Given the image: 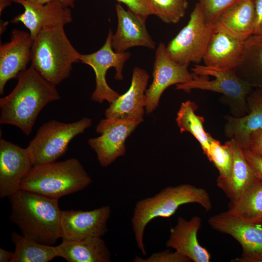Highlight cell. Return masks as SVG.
<instances>
[{
	"mask_svg": "<svg viewBox=\"0 0 262 262\" xmlns=\"http://www.w3.org/2000/svg\"><path fill=\"white\" fill-rule=\"evenodd\" d=\"M17 78L13 90L0 98V123L15 126L29 135L42 109L61 97L56 86L46 80L31 65Z\"/></svg>",
	"mask_w": 262,
	"mask_h": 262,
	"instance_id": "obj_1",
	"label": "cell"
},
{
	"mask_svg": "<svg viewBox=\"0 0 262 262\" xmlns=\"http://www.w3.org/2000/svg\"><path fill=\"white\" fill-rule=\"evenodd\" d=\"M8 198L11 209L9 219L25 238L50 246L61 238L58 199L22 189Z\"/></svg>",
	"mask_w": 262,
	"mask_h": 262,
	"instance_id": "obj_2",
	"label": "cell"
},
{
	"mask_svg": "<svg viewBox=\"0 0 262 262\" xmlns=\"http://www.w3.org/2000/svg\"><path fill=\"white\" fill-rule=\"evenodd\" d=\"M191 203L199 204L207 211L212 208L207 191L188 183L166 187L154 196L137 202L131 222L136 244L144 256L147 255V251L143 237L147 225L157 217H169L180 206Z\"/></svg>",
	"mask_w": 262,
	"mask_h": 262,
	"instance_id": "obj_3",
	"label": "cell"
},
{
	"mask_svg": "<svg viewBox=\"0 0 262 262\" xmlns=\"http://www.w3.org/2000/svg\"><path fill=\"white\" fill-rule=\"evenodd\" d=\"M68 38L63 26L43 29L33 39L31 65L48 82L57 85L68 78L82 56Z\"/></svg>",
	"mask_w": 262,
	"mask_h": 262,
	"instance_id": "obj_4",
	"label": "cell"
},
{
	"mask_svg": "<svg viewBox=\"0 0 262 262\" xmlns=\"http://www.w3.org/2000/svg\"><path fill=\"white\" fill-rule=\"evenodd\" d=\"M92 182L81 162L72 158L33 165L22 180L20 189L59 199L84 189Z\"/></svg>",
	"mask_w": 262,
	"mask_h": 262,
	"instance_id": "obj_5",
	"label": "cell"
},
{
	"mask_svg": "<svg viewBox=\"0 0 262 262\" xmlns=\"http://www.w3.org/2000/svg\"><path fill=\"white\" fill-rule=\"evenodd\" d=\"M193 78L190 81L176 85V89L190 93L200 89L218 93L227 99L235 117L248 112L247 97L253 87L241 79L234 70H224L194 64L191 69Z\"/></svg>",
	"mask_w": 262,
	"mask_h": 262,
	"instance_id": "obj_6",
	"label": "cell"
},
{
	"mask_svg": "<svg viewBox=\"0 0 262 262\" xmlns=\"http://www.w3.org/2000/svg\"><path fill=\"white\" fill-rule=\"evenodd\" d=\"M92 123L88 117L72 123L51 120L44 123L26 147L33 165L55 162L65 154L70 142Z\"/></svg>",
	"mask_w": 262,
	"mask_h": 262,
	"instance_id": "obj_7",
	"label": "cell"
},
{
	"mask_svg": "<svg viewBox=\"0 0 262 262\" xmlns=\"http://www.w3.org/2000/svg\"><path fill=\"white\" fill-rule=\"evenodd\" d=\"M214 30L213 23L208 22L197 2L187 24L166 46L167 53L179 64H199L203 61Z\"/></svg>",
	"mask_w": 262,
	"mask_h": 262,
	"instance_id": "obj_8",
	"label": "cell"
},
{
	"mask_svg": "<svg viewBox=\"0 0 262 262\" xmlns=\"http://www.w3.org/2000/svg\"><path fill=\"white\" fill-rule=\"evenodd\" d=\"M113 34L112 30L110 29L105 42L99 49L92 53L82 54L81 58L82 63L89 66L94 71L96 86L91 99L100 104L105 100L111 104L120 96L106 82L108 70L114 67L115 70V79L123 80L124 66L131 56L129 51L117 52L113 49L111 43Z\"/></svg>",
	"mask_w": 262,
	"mask_h": 262,
	"instance_id": "obj_9",
	"label": "cell"
},
{
	"mask_svg": "<svg viewBox=\"0 0 262 262\" xmlns=\"http://www.w3.org/2000/svg\"><path fill=\"white\" fill-rule=\"evenodd\" d=\"M211 227L228 234L241 246V257L233 262H262V226L233 215L226 211L210 217Z\"/></svg>",
	"mask_w": 262,
	"mask_h": 262,
	"instance_id": "obj_10",
	"label": "cell"
},
{
	"mask_svg": "<svg viewBox=\"0 0 262 262\" xmlns=\"http://www.w3.org/2000/svg\"><path fill=\"white\" fill-rule=\"evenodd\" d=\"M188 65H180L168 55L165 45L159 44L156 50L152 73L153 80L145 93V110L150 114L158 106L164 90L171 85L187 82L192 80Z\"/></svg>",
	"mask_w": 262,
	"mask_h": 262,
	"instance_id": "obj_11",
	"label": "cell"
},
{
	"mask_svg": "<svg viewBox=\"0 0 262 262\" xmlns=\"http://www.w3.org/2000/svg\"><path fill=\"white\" fill-rule=\"evenodd\" d=\"M138 123L107 118L101 120L96 127L101 135L90 138L88 143L96 152L99 164L107 167L125 155V141L135 130Z\"/></svg>",
	"mask_w": 262,
	"mask_h": 262,
	"instance_id": "obj_12",
	"label": "cell"
},
{
	"mask_svg": "<svg viewBox=\"0 0 262 262\" xmlns=\"http://www.w3.org/2000/svg\"><path fill=\"white\" fill-rule=\"evenodd\" d=\"M111 210L108 205L90 211H61L60 229L63 240L75 241L102 237L108 232Z\"/></svg>",
	"mask_w": 262,
	"mask_h": 262,
	"instance_id": "obj_13",
	"label": "cell"
},
{
	"mask_svg": "<svg viewBox=\"0 0 262 262\" xmlns=\"http://www.w3.org/2000/svg\"><path fill=\"white\" fill-rule=\"evenodd\" d=\"M33 166L26 148L0 139V197H8L20 189L23 178Z\"/></svg>",
	"mask_w": 262,
	"mask_h": 262,
	"instance_id": "obj_14",
	"label": "cell"
},
{
	"mask_svg": "<svg viewBox=\"0 0 262 262\" xmlns=\"http://www.w3.org/2000/svg\"><path fill=\"white\" fill-rule=\"evenodd\" d=\"M22 5L24 12L14 17L11 23H22L34 39L44 28L52 26H63L73 21L70 8L59 1L41 4L29 0H13Z\"/></svg>",
	"mask_w": 262,
	"mask_h": 262,
	"instance_id": "obj_15",
	"label": "cell"
},
{
	"mask_svg": "<svg viewBox=\"0 0 262 262\" xmlns=\"http://www.w3.org/2000/svg\"><path fill=\"white\" fill-rule=\"evenodd\" d=\"M10 40L0 45V94L9 80L17 78L31 61L33 39L29 32L17 29L10 33Z\"/></svg>",
	"mask_w": 262,
	"mask_h": 262,
	"instance_id": "obj_16",
	"label": "cell"
},
{
	"mask_svg": "<svg viewBox=\"0 0 262 262\" xmlns=\"http://www.w3.org/2000/svg\"><path fill=\"white\" fill-rule=\"evenodd\" d=\"M149 76L144 69L135 67L133 70L131 86L105 112L107 118L140 123L144 120L145 93Z\"/></svg>",
	"mask_w": 262,
	"mask_h": 262,
	"instance_id": "obj_17",
	"label": "cell"
},
{
	"mask_svg": "<svg viewBox=\"0 0 262 262\" xmlns=\"http://www.w3.org/2000/svg\"><path fill=\"white\" fill-rule=\"evenodd\" d=\"M115 11L117 27L111 41L115 52H125L134 47L155 49L156 43L147 29L146 21L130 10H125L120 3L116 4Z\"/></svg>",
	"mask_w": 262,
	"mask_h": 262,
	"instance_id": "obj_18",
	"label": "cell"
},
{
	"mask_svg": "<svg viewBox=\"0 0 262 262\" xmlns=\"http://www.w3.org/2000/svg\"><path fill=\"white\" fill-rule=\"evenodd\" d=\"M201 223V219L198 216H193L189 220L179 217L176 224L170 229L166 247L174 249L191 261L209 262L210 253L200 245L197 239Z\"/></svg>",
	"mask_w": 262,
	"mask_h": 262,
	"instance_id": "obj_19",
	"label": "cell"
},
{
	"mask_svg": "<svg viewBox=\"0 0 262 262\" xmlns=\"http://www.w3.org/2000/svg\"><path fill=\"white\" fill-rule=\"evenodd\" d=\"M245 41L215 27L203 57L204 65L216 68L234 70L241 62Z\"/></svg>",
	"mask_w": 262,
	"mask_h": 262,
	"instance_id": "obj_20",
	"label": "cell"
},
{
	"mask_svg": "<svg viewBox=\"0 0 262 262\" xmlns=\"http://www.w3.org/2000/svg\"><path fill=\"white\" fill-rule=\"evenodd\" d=\"M247 114L241 117L225 116V135L233 139L242 149H247L249 137L255 131L262 129V89L252 90L247 97Z\"/></svg>",
	"mask_w": 262,
	"mask_h": 262,
	"instance_id": "obj_21",
	"label": "cell"
},
{
	"mask_svg": "<svg viewBox=\"0 0 262 262\" xmlns=\"http://www.w3.org/2000/svg\"><path fill=\"white\" fill-rule=\"evenodd\" d=\"M254 0H244L226 9L214 21V27L246 41L254 33Z\"/></svg>",
	"mask_w": 262,
	"mask_h": 262,
	"instance_id": "obj_22",
	"label": "cell"
},
{
	"mask_svg": "<svg viewBox=\"0 0 262 262\" xmlns=\"http://www.w3.org/2000/svg\"><path fill=\"white\" fill-rule=\"evenodd\" d=\"M58 257L68 262H110L111 253L101 237L63 240L55 246Z\"/></svg>",
	"mask_w": 262,
	"mask_h": 262,
	"instance_id": "obj_23",
	"label": "cell"
},
{
	"mask_svg": "<svg viewBox=\"0 0 262 262\" xmlns=\"http://www.w3.org/2000/svg\"><path fill=\"white\" fill-rule=\"evenodd\" d=\"M233 165L230 176L227 179L217 178L216 185L230 199L238 198L256 180L246 160L243 149L233 139Z\"/></svg>",
	"mask_w": 262,
	"mask_h": 262,
	"instance_id": "obj_24",
	"label": "cell"
},
{
	"mask_svg": "<svg viewBox=\"0 0 262 262\" xmlns=\"http://www.w3.org/2000/svg\"><path fill=\"white\" fill-rule=\"evenodd\" d=\"M236 74L251 87L262 89V35L253 34L245 41Z\"/></svg>",
	"mask_w": 262,
	"mask_h": 262,
	"instance_id": "obj_25",
	"label": "cell"
},
{
	"mask_svg": "<svg viewBox=\"0 0 262 262\" xmlns=\"http://www.w3.org/2000/svg\"><path fill=\"white\" fill-rule=\"evenodd\" d=\"M227 211L241 218L260 224L262 220V181L256 179L238 198L230 200Z\"/></svg>",
	"mask_w": 262,
	"mask_h": 262,
	"instance_id": "obj_26",
	"label": "cell"
},
{
	"mask_svg": "<svg viewBox=\"0 0 262 262\" xmlns=\"http://www.w3.org/2000/svg\"><path fill=\"white\" fill-rule=\"evenodd\" d=\"M198 107L190 100L182 102L177 113L176 121L180 133L188 132L198 141L204 153L208 156L212 136L204 129L203 117L196 114Z\"/></svg>",
	"mask_w": 262,
	"mask_h": 262,
	"instance_id": "obj_27",
	"label": "cell"
},
{
	"mask_svg": "<svg viewBox=\"0 0 262 262\" xmlns=\"http://www.w3.org/2000/svg\"><path fill=\"white\" fill-rule=\"evenodd\" d=\"M11 239L15 249L10 262H48L58 257L55 246L27 239L16 231Z\"/></svg>",
	"mask_w": 262,
	"mask_h": 262,
	"instance_id": "obj_28",
	"label": "cell"
},
{
	"mask_svg": "<svg viewBox=\"0 0 262 262\" xmlns=\"http://www.w3.org/2000/svg\"><path fill=\"white\" fill-rule=\"evenodd\" d=\"M218 170V178L227 179L231 175L233 165V151L231 139L222 145L212 137L207 157Z\"/></svg>",
	"mask_w": 262,
	"mask_h": 262,
	"instance_id": "obj_29",
	"label": "cell"
},
{
	"mask_svg": "<svg viewBox=\"0 0 262 262\" xmlns=\"http://www.w3.org/2000/svg\"><path fill=\"white\" fill-rule=\"evenodd\" d=\"M152 15L168 24L179 22L185 15L187 0H147Z\"/></svg>",
	"mask_w": 262,
	"mask_h": 262,
	"instance_id": "obj_30",
	"label": "cell"
},
{
	"mask_svg": "<svg viewBox=\"0 0 262 262\" xmlns=\"http://www.w3.org/2000/svg\"><path fill=\"white\" fill-rule=\"evenodd\" d=\"M208 22L213 23L218 16L229 7L244 0H197Z\"/></svg>",
	"mask_w": 262,
	"mask_h": 262,
	"instance_id": "obj_31",
	"label": "cell"
},
{
	"mask_svg": "<svg viewBox=\"0 0 262 262\" xmlns=\"http://www.w3.org/2000/svg\"><path fill=\"white\" fill-rule=\"evenodd\" d=\"M134 262H190L189 258L175 250L172 252L169 250L153 253L146 259L139 256H135Z\"/></svg>",
	"mask_w": 262,
	"mask_h": 262,
	"instance_id": "obj_32",
	"label": "cell"
},
{
	"mask_svg": "<svg viewBox=\"0 0 262 262\" xmlns=\"http://www.w3.org/2000/svg\"><path fill=\"white\" fill-rule=\"evenodd\" d=\"M125 4L128 9L146 21L147 17L152 15L147 0H116Z\"/></svg>",
	"mask_w": 262,
	"mask_h": 262,
	"instance_id": "obj_33",
	"label": "cell"
},
{
	"mask_svg": "<svg viewBox=\"0 0 262 262\" xmlns=\"http://www.w3.org/2000/svg\"><path fill=\"white\" fill-rule=\"evenodd\" d=\"M244 155L256 178L262 181V158L247 149H243Z\"/></svg>",
	"mask_w": 262,
	"mask_h": 262,
	"instance_id": "obj_34",
	"label": "cell"
},
{
	"mask_svg": "<svg viewBox=\"0 0 262 262\" xmlns=\"http://www.w3.org/2000/svg\"><path fill=\"white\" fill-rule=\"evenodd\" d=\"M247 149L262 158V129L250 134Z\"/></svg>",
	"mask_w": 262,
	"mask_h": 262,
	"instance_id": "obj_35",
	"label": "cell"
},
{
	"mask_svg": "<svg viewBox=\"0 0 262 262\" xmlns=\"http://www.w3.org/2000/svg\"><path fill=\"white\" fill-rule=\"evenodd\" d=\"M256 21L254 34L262 35V0H255Z\"/></svg>",
	"mask_w": 262,
	"mask_h": 262,
	"instance_id": "obj_36",
	"label": "cell"
},
{
	"mask_svg": "<svg viewBox=\"0 0 262 262\" xmlns=\"http://www.w3.org/2000/svg\"><path fill=\"white\" fill-rule=\"evenodd\" d=\"M41 4H46L52 1H59L66 7L71 8L75 6L76 0H29Z\"/></svg>",
	"mask_w": 262,
	"mask_h": 262,
	"instance_id": "obj_37",
	"label": "cell"
},
{
	"mask_svg": "<svg viewBox=\"0 0 262 262\" xmlns=\"http://www.w3.org/2000/svg\"><path fill=\"white\" fill-rule=\"evenodd\" d=\"M14 256V252L0 248V262H10Z\"/></svg>",
	"mask_w": 262,
	"mask_h": 262,
	"instance_id": "obj_38",
	"label": "cell"
},
{
	"mask_svg": "<svg viewBox=\"0 0 262 262\" xmlns=\"http://www.w3.org/2000/svg\"><path fill=\"white\" fill-rule=\"evenodd\" d=\"M14 2L13 0H0V15L7 7L10 6Z\"/></svg>",
	"mask_w": 262,
	"mask_h": 262,
	"instance_id": "obj_39",
	"label": "cell"
},
{
	"mask_svg": "<svg viewBox=\"0 0 262 262\" xmlns=\"http://www.w3.org/2000/svg\"><path fill=\"white\" fill-rule=\"evenodd\" d=\"M8 22L2 21L0 22V34L3 33L4 31L6 30V27L8 25Z\"/></svg>",
	"mask_w": 262,
	"mask_h": 262,
	"instance_id": "obj_40",
	"label": "cell"
},
{
	"mask_svg": "<svg viewBox=\"0 0 262 262\" xmlns=\"http://www.w3.org/2000/svg\"><path fill=\"white\" fill-rule=\"evenodd\" d=\"M260 224L262 226V220Z\"/></svg>",
	"mask_w": 262,
	"mask_h": 262,
	"instance_id": "obj_41",
	"label": "cell"
}]
</instances>
